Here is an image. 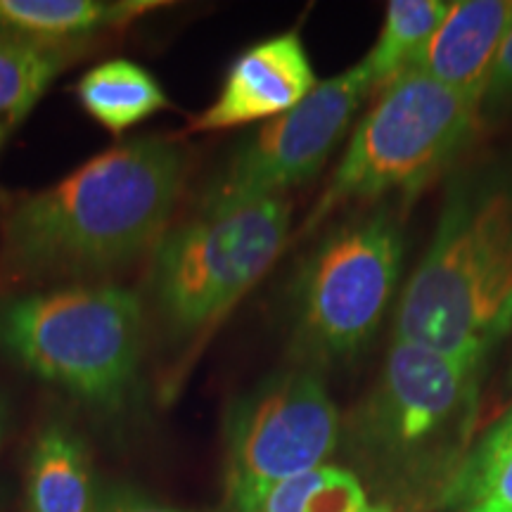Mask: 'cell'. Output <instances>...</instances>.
Segmentation results:
<instances>
[{"label":"cell","mask_w":512,"mask_h":512,"mask_svg":"<svg viewBox=\"0 0 512 512\" xmlns=\"http://www.w3.org/2000/svg\"><path fill=\"white\" fill-rule=\"evenodd\" d=\"M188 157L166 138H136L27 197L3 223L0 268L12 285L86 280L155 252L183 190Z\"/></svg>","instance_id":"obj_1"},{"label":"cell","mask_w":512,"mask_h":512,"mask_svg":"<svg viewBox=\"0 0 512 512\" xmlns=\"http://www.w3.org/2000/svg\"><path fill=\"white\" fill-rule=\"evenodd\" d=\"M512 328V169L460 178L403 290L396 339L484 366Z\"/></svg>","instance_id":"obj_2"},{"label":"cell","mask_w":512,"mask_h":512,"mask_svg":"<svg viewBox=\"0 0 512 512\" xmlns=\"http://www.w3.org/2000/svg\"><path fill=\"white\" fill-rule=\"evenodd\" d=\"M145 347L143 299L128 287L67 285L0 304V349L91 406H124Z\"/></svg>","instance_id":"obj_3"},{"label":"cell","mask_w":512,"mask_h":512,"mask_svg":"<svg viewBox=\"0 0 512 512\" xmlns=\"http://www.w3.org/2000/svg\"><path fill=\"white\" fill-rule=\"evenodd\" d=\"M290 223V202L266 197L202 207L195 219L166 230L150 268V297L166 335L183 344L204 342L271 271Z\"/></svg>","instance_id":"obj_4"},{"label":"cell","mask_w":512,"mask_h":512,"mask_svg":"<svg viewBox=\"0 0 512 512\" xmlns=\"http://www.w3.org/2000/svg\"><path fill=\"white\" fill-rule=\"evenodd\" d=\"M479 110V100L422 74L403 72L387 83L351 133L306 230L344 204L422 188L465 150L477 131Z\"/></svg>","instance_id":"obj_5"},{"label":"cell","mask_w":512,"mask_h":512,"mask_svg":"<svg viewBox=\"0 0 512 512\" xmlns=\"http://www.w3.org/2000/svg\"><path fill=\"white\" fill-rule=\"evenodd\" d=\"M403 238L389 211L339 226L294 287V342L313 363H339L373 339L401 273Z\"/></svg>","instance_id":"obj_6"},{"label":"cell","mask_w":512,"mask_h":512,"mask_svg":"<svg viewBox=\"0 0 512 512\" xmlns=\"http://www.w3.org/2000/svg\"><path fill=\"white\" fill-rule=\"evenodd\" d=\"M484 366L394 339L361 408L363 444L392 470L446 463L465 444Z\"/></svg>","instance_id":"obj_7"},{"label":"cell","mask_w":512,"mask_h":512,"mask_svg":"<svg viewBox=\"0 0 512 512\" xmlns=\"http://www.w3.org/2000/svg\"><path fill=\"white\" fill-rule=\"evenodd\" d=\"M337 437V406L316 370H278L256 384L226 420L230 512H261L273 489L320 467Z\"/></svg>","instance_id":"obj_8"},{"label":"cell","mask_w":512,"mask_h":512,"mask_svg":"<svg viewBox=\"0 0 512 512\" xmlns=\"http://www.w3.org/2000/svg\"><path fill=\"white\" fill-rule=\"evenodd\" d=\"M370 88L373 81L363 62L320 81L299 105L266 121L240 147L211 185L202 207L285 197L287 190L309 181L342 143Z\"/></svg>","instance_id":"obj_9"},{"label":"cell","mask_w":512,"mask_h":512,"mask_svg":"<svg viewBox=\"0 0 512 512\" xmlns=\"http://www.w3.org/2000/svg\"><path fill=\"white\" fill-rule=\"evenodd\" d=\"M318 86L299 31L271 36L230 64L216 100L192 121L190 133L228 131L271 121L299 105Z\"/></svg>","instance_id":"obj_10"},{"label":"cell","mask_w":512,"mask_h":512,"mask_svg":"<svg viewBox=\"0 0 512 512\" xmlns=\"http://www.w3.org/2000/svg\"><path fill=\"white\" fill-rule=\"evenodd\" d=\"M512 24V0H458L406 72L482 102L486 79Z\"/></svg>","instance_id":"obj_11"},{"label":"cell","mask_w":512,"mask_h":512,"mask_svg":"<svg viewBox=\"0 0 512 512\" xmlns=\"http://www.w3.org/2000/svg\"><path fill=\"white\" fill-rule=\"evenodd\" d=\"M27 512H98L86 446L62 425L46 427L31 451Z\"/></svg>","instance_id":"obj_12"},{"label":"cell","mask_w":512,"mask_h":512,"mask_svg":"<svg viewBox=\"0 0 512 512\" xmlns=\"http://www.w3.org/2000/svg\"><path fill=\"white\" fill-rule=\"evenodd\" d=\"M76 98L88 117L110 133H124L169 107L155 76L131 60H107L88 69L76 86Z\"/></svg>","instance_id":"obj_13"},{"label":"cell","mask_w":512,"mask_h":512,"mask_svg":"<svg viewBox=\"0 0 512 512\" xmlns=\"http://www.w3.org/2000/svg\"><path fill=\"white\" fill-rule=\"evenodd\" d=\"M157 3H102V0H0V27L17 38L50 43L124 24Z\"/></svg>","instance_id":"obj_14"},{"label":"cell","mask_w":512,"mask_h":512,"mask_svg":"<svg viewBox=\"0 0 512 512\" xmlns=\"http://www.w3.org/2000/svg\"><path fill=\"white\" fill-rule=\"evenodd\" d=\"M62 69V57L48 43L0 36V150L24 124Z\"/></svg>","instance_id":"obj_15"},{"label":"cell","mask_w":512,"mask_h":512,"mask_svg":"<svg viewBox=\"0 0 512 512\" xmlns=\"http://www.w3.org/2000/svg\"><path fill=\"white\" fill-rule=\"evenodd\" d=\"M446 10L448 3L444 0H392L387 5L380 38L361 60L373 86L380 83L384 88L411 67L437 31Z\"/></svg>","instance_id":"obj_16"},{"label":"cell","mask_w":512,"mask_h":512,"mask_svg":"<svg viewBox=\"0 0 512 512\" xmlns=\"http://www.w3.org/2000/svg\"><path fill=\"white\" fill-rule=\"evenodd\" d=\"M366 505V491L356 475L320 465L273 489L261 512H361Z\"/></svg>","instance_id":"obj_17"},{"label":"cell","mask_w":512,"mask_h":512,"mask_svg":"<svg viewBox=\"0 0 512 512\" xmlns=\"http://www.w3.org/2000/svg\"><path fill=\"white\" fill-rule=\"evenodd\" d=\"M508 453H512V406L463 458V465L448 484V498L460 505H470Z\"/></svg>","instance_id":"obj_18"},{"label":"cell","mask_w":512,"mask_h":512,"mask_svg":"<svg viewBox=\"0 0 512 512\" xmlns=\"http://www.w3.org/2000/svg\"><path fill=\"white\" fill-rule=\"evenodd\" d=\"M467 512H512V453L491 472Z\"/></svg>","instance_id":"obj_19"},{"label":"cell","mask_w":512,"mask_h":512,"mask_svg":"<svg viewBox=\"0 0 512 512\" xmlns=\"http://www.w3.org/2000/svg\"><path fill=\"white\" fill-rule=\"evenodd\" d=\"M512 98V24L505 34L501 50H498L494 67H491L489 79H486L482 107H494Z\"/></svg>","instance_id":"obj_20"},{"label":"cell","mask_w":512,"mask_h":512,"mask_svg":"<svg viewBox=\"0 0 512 512\" xmlns=\"http://www.w3.org/2000/svg\"><path fill=\"white\" fill-rule=\"evenodd\" d=\"M98 512H185L162 505L133 489H110L98 501Z\"/></svg>","instance_id":"obj_21"},{"label":"cell","mask_w":512,"mask_h":512,"mask_svg":"<svg viewBox=\"0 0 512 512\" xmlns=\"http://www.w3.org/2000/svg\"><path fill=\"white\" fill-rule=\"evenodd\" d=\"M3 432H5V403H3V396H0V439H3Z\"/></svg>","instance_id":"obj_22"},{"label":"cell","mask_w":512,"mask_h":512,"mask_svg":"<svg viewBox=\"0 0 512 512\" xmlns=\"http://www.w3.org/2000/svg\"><path fill=\"white\" fill-rule=\"evenodd\" d=\"M361 512H389V508H387V505H366V508H363Z\"/></svg>","instance_id":"obj_23"}]
</instances>
